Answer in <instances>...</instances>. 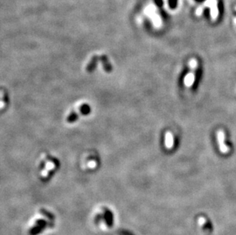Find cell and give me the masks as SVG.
I'll return each instance as SVG.
<instances>
[{
	"label": "cell",
	"instance_id": "cell-5",
	"mask_svg": "<svg viewBox=\"0 0 236 235\" xmlns=\"http://www.w3.org/2000/svg\"><path fill=\"white\" fill-rule=\"evenodd\" d=\"M165 146L168 149H171L173 146V137L170 131H168L165 134Z\"/></svg>",
	"mask_w": 236,
	"mask_h": 235
},
{
	"label": "cell",
	"instance_id": "cell-3",
	"mask_svg": "<svg viewBox=\"0 0 236 235\" xmlns=\"http://www.w3.org/2000/svg\"><path fill=\"white\" fill-rule=\"evenodd\" d=\"M100 60L102 61V64H103V69H104L105 71L107 72V73H109V72L112 71V65H111L110 62H109V59H108L107 56L102 55L101 57H100Z\"/></svg>",
	"mask_w": 236,
	"mask_h": 235
},
{
	"label": "cell",
	"instance_id": "cell-1",
	"mask_svg": "<svg viewBox=\"0 0 236 235\" xmlns=\"http://www.w3.org/2000/svg\"><path fill=\"white\" fill-rule=\"evenodd\" d=\"M217 141H218L219 147L220 151L222 153H227L229 151V147L226 146L225 144V133L222 130H219L216 133Z\"/></svg>",
	"mask_w": 236,
	"mask_h": 235
},
{
	"label": "cell",
	"instance_id": "cell-7",
	"mask_svg": "<svg viewBox=\"0 0 236 235\" xmlns=\"http://www.w3.org/2000/svg\"><path fill=\"white\" fill-rule=\"evenodd\" d=\"M78 119V114L76 112H71L70 115H68V118H67V121L68 123H73V122L76 121Z\"/></svg>",
	"mask_w": 236,
	"mask_h": 235
},
{
	"label": "cell",
	"instance_id": "cell-4",
	"mask_svg": "<svg viewBox=\"0 0 236 235\" xmlns=\"http://www.w3.org/2000/svg\"><path fill=\"white\" fill-rule=\"evenodd\" d=\"M98 60H99L98 56H93V58L90 60V63H89V64L87 67V71L88 73H92V72H93L96 70V67L98 64Z\"/></svg>",
	"mask_w": 236,
	"mask_h": 235
},
{
	"label": "cell",
	"instance_id": "cell-2",
	"mask_svg": "<svg viewBox=\"0 0 236 235\" xmlns=\"http://www.w3.org/2000/svg\"><path fill=\"white\" fill-rule=\"evenodd\" d=\"M195 70L196 69H191V71L189 73H187V76L184 78V84H185L186 87H191L193 86V83L195 81Z\"/></svg>",
	"mask_w": 236,
	"mask_h": 235
},
{
	"label": "cell",
	"instance_id": "cell-6",
	"mask_svg": "<svg viewBox=\"0 0 236 235\" xmlns=\"http://www.w3.org/2000/svg\"><path fill=\"white\" fill-rule=\"evenodd\" d=\"M79 111L80 113L83 115H87L91 112V108L88 104H83L79 107Z\"/></svg>",
	"mask_w": 236,
	"mask_h": 235
},
{
	"label": "cell",
	"instance_id": "cell-8",
	"mask_svg": "<svg viewBox=\"0 0 236 235\" xmlns=\"http://www.w3.org/2000/svg\"><path fill=\"white\" fill-rule=\"evenodd\" d=\"M176 1L177 0H169V4L171 9H174L176 6Z\"/></svg>",
	"mask_w": 236,
	"mask_h": 235
},
{
	"label": "cell",
	"instance_id": "cell-9",
	"mask_svg": "<svg viewBox=\"0 0 236 235\" xmlns=\"http://www.w3.org/2000/svg\"><path fill=\"white\" fill-rule=\"evenodd\" d=\"M154 1H155L156 4H157V6H161L162 5V1H161V0H154Z\"/></svg>",
	"mask_w": 236,
	"mask_h": 235
}]
</instances>
